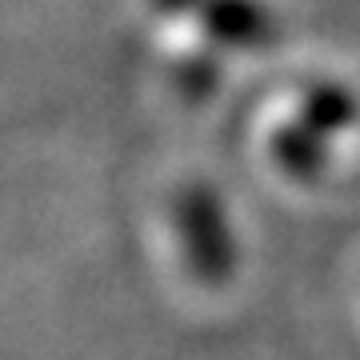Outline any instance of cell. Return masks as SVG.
Segmentation results:
<instances>
[{
	"mask_svg": "<svg viewBox=\"0 0 360 360\" xmlns=\"http://www.w3.org/2000/svg\"><path fill=\"white\" fill-rule=\"evenodd\" d=\"M172 232H176L184 269L196 281L208 288L229 284L232 269H236V240H232L229 212L220 205V196L205 180H188L172 196Z\"/></svg>",
	"mask_w": 360,
	"mask_h": 360,
	"instance_id": "1",
	"label": "cell"
},
{
	"mask_svg": "<svg viewBox=\"0 0 360 360\" xmlns=\"http://www.w3.org/2000/svg\"><path fill=\"white\" fill-rule=\"evenodd\" d=\"M269 148H272V160H276L281 172H288V176H296V180H309L328 165L333 141L321 136L312 124H304L300 116H288L281 129L272 132Z\"/></svg>",
	"mask_w": 360,
	"mask_h": 360,
	"instance_id": "3",
	"label": "cell"
},
{
	"mask_svg": "<svg viewBox=\"0 0 360 360\" xmlns=\"http://www.w3.org/2000/svg\"><path fill=\"white\" fill-rule=\"evenodd\" d=\"M153 8L168 20L196 16V25L224 52H257L276 40V16L264 0H153Z\"/></svg>",
	"mask_w": 360,
	"mask_h": 360,
	"instance_id": "2",
	"label": "cell"
},
{
	"mask_svg": "<svg viewBox=\"0 0 360 360\" xmlns=\"http://www.w3.org/2000/svg\"><path fill=\"white\" fill-rule=\"evenodd\" d=\"M356 112H360V104L352 96V89L336 84V80H316V84L304 89V96H300L292 116H300L304 124H312L321 136L333 141V136H340L356 120Z\"/></svg>",
	"mask_w": 360,
	"mask_h": 360,
	"instance_id": "4",
	"label": "cell"
}]
</instances>
